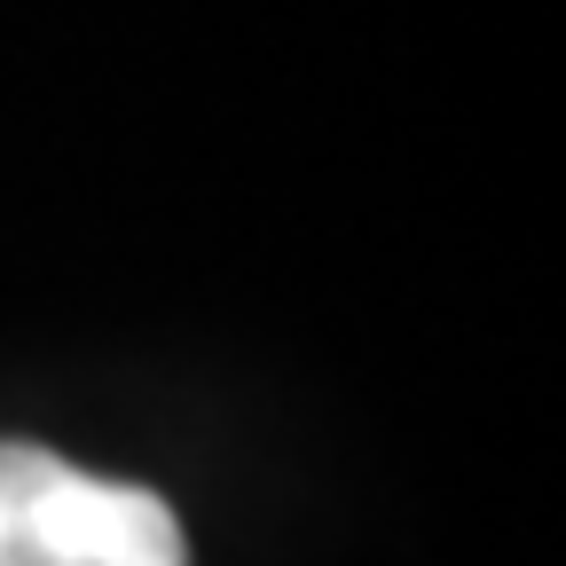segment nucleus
Listing matches in <instances>:
<instances>
[{
    "instance_id": "1",
    "label": "nucleus",
    "mask_w": 566,
    "mask_h": 566,
    "mask_svg": "<svg viewBox=\"0 0 566 566\" xmlns=\"http://www.w3.org/2000/svg\"><path fill=\"white\" fill-rule=\"evenodd\" d=\"M0 566H189V535L158 488L0 441Z\"/></svg>"
}]
</instances>
